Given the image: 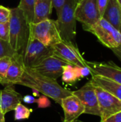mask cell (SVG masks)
Returning <instances> with one entry per match:
<instances>
[{
    "instance_id": "6da1fadb",
    "label": "cell",
    "mask_w": 121,
    "mask_h": 122,
    "mask_svg": "<svg viewBox=\"0 0 121 122\" xmlns=\"http://www.w3.org/2000/svg\"><path fill=\"white\" fill-rule=\"evenodd\" d=\"M16 84L36 90L60 105L63 98L72 94L71 91L62 87L56 80L41 75L32 68L29 67H25L24 73Z\"/></svg>"
},
{
    "instance_id": "7a4b0ae2",
    "label": "cell",
    "mask_w": 121,
    "mask_h": 122,
    "mask_svg": "<svg viewBox=\"0 0 121 122\" xmlns=\"http://www.w3.org/2000/svg\"><path fill=\"white\" fill-rule=\"evenodd\" d=\"M29 37V24L22 11L18 6L11 9L9 42L11 48L16 52L21 54L26 46Z\"/></svg>"
},
{
    "instance_id": "3957f363",
    "label": "cell",
    "mask_w": 121,
    "mask_h": 122,
    "mask_svg": "<svg viewBox=\"0 0 121 122\" xmlns=\"http://www.w3.org/2000/svg\"><path fill=\"white\" fill-rule=\"evenodd\" d=\"M78 0H66L57 14V25L62 40L73 41L76 35L75 9Z\"/></svg>"
},
{
    "instance_id": "277c9868",
    "label": "cell",
    "mask_w": 121,
    "mask_h": 122,
    "mask_svg": "<svg viewBox=\"0 0 121 122\" xmlns=\"http://www.w3.org/2000/svg\"><path fill=\"white\" fill-rule=\"evenodd\" d=\"M30 37L48 47H52L62 40L56 20L46 19L38 23L29 24Z\"/></svg>"
},
{
    "instance_id": "5b68a950",
    "label": "cell",
    "mask_w": 121,
    "mask_h": 122,
    "mask_svg": "<svg viewBox=\"0 0 121 122\" xmlns=\"http://www.w3.org/2000/svg\"><path fill=\"white\" fill-rule=\"evenodd\" d=\"M86 31L92 33L103 45L111 49L121 44L120 31L103 18H101L94 25L87 28Z\"/></svg>"
},
{
    "instance_id": "8992f818",
    "label": "cell",
    "mask_w": 121,
    "mask_h": 122,
    "mask_svg": "<svg viewBox=\"0 0 121 122\" xmlns=\"http://www.w3.org/2000/svg\"><path fill=\"white\" fill-rule=\"evenodd\" d=\"M21 54L25 67L34 68L45 59L53 55V51L52 47H48L39 40L29 37L26 46Z\"/></svg>"
},
{
    "instance_id": "52a82bcc",
    "label": "cell",
    "mask_w": 121,
    "mask_h": 122,
    "mask_svg": "<svg viewBox=\"0 0 121 122\" xmlns=\"http://www.w3.org/2000/svg\"><path fill=\"white\" fill-rule=\"evenodd\" d=\"M53 55L66 61L68 64L76 66H86L84 59L78 47L73 41L61 40L52 46Z\"/></svg>"
},
{
    "instance_id": "ba28073f",
    "label": "cell",
    "mask_w": 121,
    "mask_h": 122,
    "mask_svg": "<svg viewBox=\"0 0 121 122\" xmlns=\"http://www.w3.org/2000/svg\"><path fill=\"white\" fill-rule=\"evenodd\" d=\"M75 17L76 21L82 24L84 30L94 25L101 18L97 0H78L75 9Z\"/></svg>"
},
{
    "instance_id": "9c48e42d",
    "label": "cell",
    "mask_w": 121,
    "mask_h": 122,
    "mask_svg": "<svg viewBox=\"0 0 121 122\" xmlns=\"http://www.w3.org/2000/svg\"><path fill=\"white\" fill-rule=\"evenodd\" d=\"M95 88L98 102L101 121L121 112V100L99 86H95Z\"/></svg>"
},
{
    "instance_id": "30bf717a",
    "label": "cell",
    "mask_w": 121,
    "mask_h": 122,
    "mask_svg": "<svg viewBox=\"0 0 121 122\" xmlns=\"http://www.w3.org/2000/svg\"><path fill=\"white\" fill-rule=\"evenodd\" d=\"M72 94L78 97L83 104L85 108L84 114L100 117V110L96 88L90 81L81 89L72 92Z\"/></svg>"
},
{
    "instance_id": "8fae6325",
    "label": "cell",
    "mask_w": 121,
    "mask_h": 122,
    "mask_svg": "<svg viewBox=\"0 0 121 122\" xmlns=\"http://www.w3.org/2000/svg\"><path fill=\"white\" fill-rule=\"evenodd\" d=\"M67 64H68L66 61L55 55H52L32 69L41 75L57 80L61 76L63 67Z\"/></svg>"
},
{
    "instance_id": "7c38bea8",
    "label": "cell",
    "mask_w": 121,
    "mask_h": 122,
    "mask_svg": "<svg viewBox=\"0 0 121 122\" xmlns=\"http://www.w3.org/2000/svg\"><path fill=\"white\" fill-rule=\"evenodd\" d=\"M91 75L101 76L121 84V67L113 61L96 62L86 61Z\"/></svg>"
},
{
    "instance_id": "4fadbf2b",
    "label": "cell",
    "mask_w": 121,
    "mask_h": 122,
    "mask_svg": "<svg viewBox=\"0 0 121 122\" xmlns=\"http://www.w3.org/2000/svg\"><path fill=\"white\" fill-rule=\"evenodd\" d=\"M61 106L64 113L63 122H73L78 119L85 112L83 104L79 99L73 94L63 98L61 100Z\"/></svg>"
},
{
    "instance_id": "5bb4252c",
    "label": "cell",
    "mask_w": 121,
    "mask_h": 122,
    "mask_svg": "<svg viewBox=\"0 0 121 122\" xmlns=\"http://www.w3.org/2000/svg\"><path fill=\"white\" fill-rule=\"evenodd\" d=\"M24 69L25 66L23 61L22 55L19 53H16L11 58L9 69L1 84L4 86L16 84L21 79Z\"/></svg>"
},
{
    "instance_id": "9a60e30c",
    "label": "cell",
    "mask_w": 121,
    "mask_h": 122,
    "mask_svg": "<svg viewBox=\"0 0 121 122\" xmlns=\"http://www.w3.org/2000/svg\"><path fill=\"white\" fill-rule=\"evenodd\" d=\"M23 97L18 93L14 85L5 86L4 89L0 90V108L4 114L14 110L16 107L21 103Z\"/></svg>"
},
{
    "instance_id": "2e32d148",
    "label": "cell",
    "mask_w": 121,
    "mask_h": 122,
    "mask_svg": "<svg viewBox=\"0 0 121 122\" xmlns=\"http://www.w3.org/2000/svg\"><path fill=\"white\" fill-rule=\"evenodd\" d=\"M90 81L94 85L102 88L108 93L111 94L114 97H117L121 100V84L113 81L108 78L98 76L92 75V78Z\"/></svg>"
},
{
    "instance_id": "e0dca14e",
    "label": "cell",
    "mask_w": 121,
    "mask_h": 122,
    "mask_svg": "<svg viewBox=\"0 0 121 122\" xmlns=\"http://www.w3.org/2000/svg\"><path fill=\"white\" fill-rule=\"evenodd\" d=\"M102 18L118 30L121 21V7L117 0H108Z\"/></svg>"
},
{
    "instance_id": "ac0fdd59",
    "label": "cell",
    "mask_w": 121,
    "mask_h": 122,
    "mask_svg": "<svg viewBox=\"0 0 121 122\" xmlns=\"http://www.w3.org/2000/svg\"><path fill=\"white\" fill-rule=\"evenodd\" d=\"M52 8V0H36L33 23H38L46 19H49Z\"/></svg>"
},
{
    "instance_id": "d6986e66",
    "label": "cell",
    "mask_w": 121,
    "mask_h": 122,
    "mask_svg": "<svg viewBox=\"0 0 121 122\" xmlns=\"http://www.w3.org/2000/svg\"><path fill=\"white\" fill-rule=\"evenodd\" d=\"M36 0H20L18 7L22 11L27 22L33 23L34 19V6Z\"/></svg>"
},
{
    "instance_id": "ffe728a7",
    "label": "cell",
    "mask_w": 121,
    "mask_h": 122,
    "mask_svg": "<svg viewBox=\"0 0 121 122\" xmlns=\"http://www.w3.org/2000/svg\"><path fill=\"white\" fill-rule=\"evenodd\" d=\"M61 79L63 82L68 84H73L78 81L79 79L77 77L74 66L71 64L66 65L63 67Z\"/></svg>"
},
{
    "instance_id": "44dd1931",
    "label": "cell",
    "mask_w": 121,
    "mask_h": 122,
    "mask_svg": "<svg viewBox=\"0 0 121 122\" xmlns=\"http://www.w3.org/2000/svg\"><path fill=\"white\" fill-rule=\"evenodd\" d=\"M32 112V109H28L21 103L19 104L14 109V119L15 120H23L28 119Z\"/></svg>"
},
{
    "instance_id": "7402d4cb",
    "label": "cell",
    "mask_w": 121,
    "mask_h": 122,
    "mask_svg": "<svg viewBox=\"0 0 121 122\" xmlns=\"http://www.w3.org/2000/svg\"><path fill=\"white\" fill-rule=\"evenodd\" d=\"M16 52L11 46L8 41L0 39V58L3 57H12Z\"/></svg>"
},
{
    "instance_id": "603a6c76",
    "label": "cell",
    "mask_w": 121,
    "mask_h": 122,
    "mask_svg": "<svg viewBox=\"0 0 121 122\" xmlns=\"http://www.w3.org/2000/svg\"><path fill=\"white\" fill-rule=\"evenodd\" d=\"M11 57L0 58V78L2 80L1 84L6 76L7 70L9 69V64L11 62Z\"/></svg>"
},
{
    "instance_id": "cb8c5ba5",
    "label": "cell",
    "mask_w": 121,
    "mask_h": 122,
    "mask_svg": "<svg viewBox=\"0 0 121 122\" xmlns=\"http://www.w3.org/2000/svg\"><path fill=\"white\" fill-rule=\"evenodd\" d=\"M0 39L8 41L9 39V21L0 23Z\"/></svg>"
},
{
    "instance_id": "d4e9b609",
    "label": "cell",
    "mask_w": 121,
    "mask_h": 122,
    "mask_svg": "<svg viewBox=\"0 0 121 122\" xmlns=\"http://www.w3.org/2000/svg\"><path fill=\"white\" fill-rule=\"evenodd\" d=\"M11 16V9L0 5V23L9 21Z\"/></svg>"
},
{
    "instance_id": "484cf974",
    "label": "cell",
    "mask_w": 121,
    "mask_h": 122,
    "mask_svg": "<svg viewBox=\"0 0 121 122\" xmlns=\"http://www.w3.org/2000/svg\"><path fill=\"white\" fill-rule=\"evenodd\" d=\"M75 71L77 75L78 79L80 80L82 78H84L89 74H91V70L90 69L86 66H74Z\"/></svg>"
},
{
    "instance_id": "4316f807",
    "label": "cell",
    "mask_w": 121,
    "mask_h": 122,
    "mask_svg": "<svg viewBox=\"0 0 121 122\" xmlns=\"http://www.w3.org/2000/svg\"><path fill=\"white\" fill-rule=\"evenodd\" d=\"M108 3V0H97L98 9L99 14H100V16L101 18L104 14V11L106 9Z\"/></svg>"
},
{
    "instance_id": "83f0119b",
    "label": "cell",
    "mask_w": 121,
    "mask_h": 122,
    "mask_svg": "<svg viewBox=\"0 0 121 122\" xmlns=\"http://www.w3.org/2000/svg\"><path fill=\"white\" fill-rule=\"evenodd\" d=\"M100 122H121V112L116 113Z\"/></svg>"
},
{
    "instance_id": "f1b7e54d",
    "label": "cell",
    "mask_w": 121,
    "mask_h": 122,
    "mask_svg": "<svg viewBox=\"0 0 121 122\" xmlns=\"http://www.w3.org/2000/svg\"><path fill=\"white\" fill-rule=\"evenodd\" d=\"M46 97H47L44 95V97H41L36 100V103L38 104L39 108H45L50 105V102L48 100Z\"/></svg>"
},
{
    "instance_id": "f546056e",
    "label": "cell",
    "mask_w": 121,
    "mask_h": 122,
    "mask_svg": "<svg viewBox=\"0 0 121 122\" xmlns=\"http://www.w3.org/2000/svg\"><path fill=\"white\" fill-rule=\"evenodd\" d=\"M66 0H52V4L53 7L56 9V14H58L62 8L63 5L64 4Z\"/></svg>"
},
{
    "instance_id": "4dcf8cb0",
    "label": "cell",
    "mask_w": 121,
    "mask_h": 122,
    "mask_svg": "<svg viewBox=\"0 0 121 122\" xmlns=\"http://www.w3.org/2000/svg\"><path fill=\"white\" fill-rule=\"evenodd\" d=\"M36 99H35L34 97L30 96V95H26L23 97L22 101H24L26 104H33V103H36Z\"/></svg>"
},
{
    "instance_id": "1f68e13d",
    "label": "cell",
    "mask_w": 121,
    "mask_h": 122,
    "mask_svg": "<svg viewBox=\"0 0 121 122\" xmlns=\"http://www.w3.org/2000/svg\"><path fill=\"white\" fill-rule=\"evenodd\" d=\"M111 50L113 52V54L117 56V58L121 61V44L116 48L112 49Z\"/></svg>"
},
{
    "instance_id": "d6a6232c",
    "label": "cell",
    "mask_w": 121,
    "mask_h": 122,
    "mask_svg": "<svg viewBox=\"0 0 121 122\" xmlns=\"http://www.w3.org/2000/svg\"><path fill=\"white\" fill-rule=\"evenodd\" d=\"M0 122H5L4 119V114L2 112L1 109L0 108Z\"/></svg>"
},
{
    "instance_id": "836d02e7",
    "label": "cell",
    "mask_w": 121,
    "mask_h": 122,
    "mask_svg": "<svg viewBox=\"0 0 121 122\" xmlns=\"http://www.w3.org/2000/svg\"><path fill=\"white\" fill-rule=\"evenodd\" d=\"M32 90H33V92H34V96H39V94H39V92L38 91L34 90V89H32Z\"/></svg>"
},
{
    "instance_id": "e575fe53",
    "label": "cell",
    "mask_w": 121,
    "mask_h": 122,
    "mask_svg": "<svg viewBox=\"0 0 121 122\" xmlns=\"http://www.w3.org/2000/svg\"><path fill=\"white\" fill-rule=\"evenodd\" d=\"M82 122V121H80V120H78V119H76V120H75V121H73V122Z\"/></svg>"
},
{
    "instance_id": "d590c367",
    "label": "cell",
    "mask_w": 121,
    "mask_h": 122,
    "mask_svg": "<svg viewBox=\"0 0 121 122\" xmlns=\"http://www.w3.org/2000/svg\"><path fill=\"white\" fill-rule=\"evenodd\" d=\"M118 31H120V33H121V24H120V26H119V29H118Z\"/></svg>"
},
{
    "instance_id": "8d00e7d4",
    "label": "cell",
    "mask_w": 121,
    "mask_h": 122,
    "mask_svg": "<svg viewBox=\"0 0 121 122\" xmlns=\"http://www.w3.org/2000/svg\"><path fill=\"white\" fill-rule=\"evenodd\" d=\"M117 1H118V4H119L120 6L121 7V0H117Z\"/></svg>"
}]
</instances>
